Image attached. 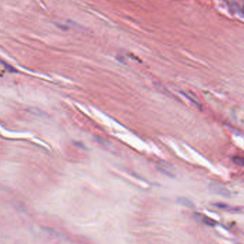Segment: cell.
I'll return each instance as SVG.
<instances>
[{
  "label": "cell",
  "instance_id": "6da1fadb",
  "mask_svg": "<svg viewBox=\"0 0 244 244\" xmlns=\"http://www.w3.org/2000/svg\"><path fill=\"white\" fill-rule=\"evenodd\" d=\"M209 187L212 192H214L216 194H218V195L225 197H229L230 196V192L229 190L227 189L225 186H223V185L220 184V183L217 182L211 183Z\"/></svg>",
  "mask_w": 244,
  "mask_h": 244
},
{
  "label": "cell",
  "instance_id": "3957f363",
  "mask_svg": "<svg viewBox=\"0 0 244 244\" xmlns=\"http://www.w3.org/2000/svg\"><path fill=\"white\" fill-rule=\"evenodd\" d=\"M203 223H205L206 224L209 225V226H214L216 224V221H214V220H212L211 218H207V217H203Z\"/></svg>",
  "mask_w": 244,
  "mask_h": 244
},
{
  "label": "cell",
  "instance_id": "7a4b0ae2",
  "mask_svg": "<svg viewBox=\"0 0 244 244\" xmlns=\"http://www.w3.org/2000/svg\"><path fill=\"white\" fill-rule=\"evenodd\" d=\"M232 161L237 166H244V157H242V156H234Z\"/></svg>",
  "mask_w": 244,
  "mask_h": 244
},
{
  "label": "cell",
  "instance_id": "277c9868",
  "mask_svg": "<svg viewBox=\"0 0 244 244\" xmlns=\"http://www.w3.org/2000/svg\"><path fill=\"white\" fill-rule=\"evenodd\" d=\"M243 14H244V8L243 9Z\"/></svg>",
  "mask_w": 244,
  "mask_h": 244
}]
</instances>
